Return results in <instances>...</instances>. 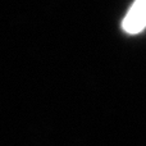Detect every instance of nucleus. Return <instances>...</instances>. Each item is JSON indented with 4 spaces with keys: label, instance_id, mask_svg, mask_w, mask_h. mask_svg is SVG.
<instances>
[{
    "label": "nucleus",
    "instance_id": "obj_1",
    "mask_svg": "<svg viewBox=\"0 0 146 146\" xmlns=\"http://www.w3.org/2000/svg\"><path fill=\"white\" fill-rule=\"evenodd\" d=\"M122 28L129 35H136L146 28V0H135L122 21Z\"/></svg>",
    "mask_w": 146,
    "mask_h": 146
}]
</instances>
